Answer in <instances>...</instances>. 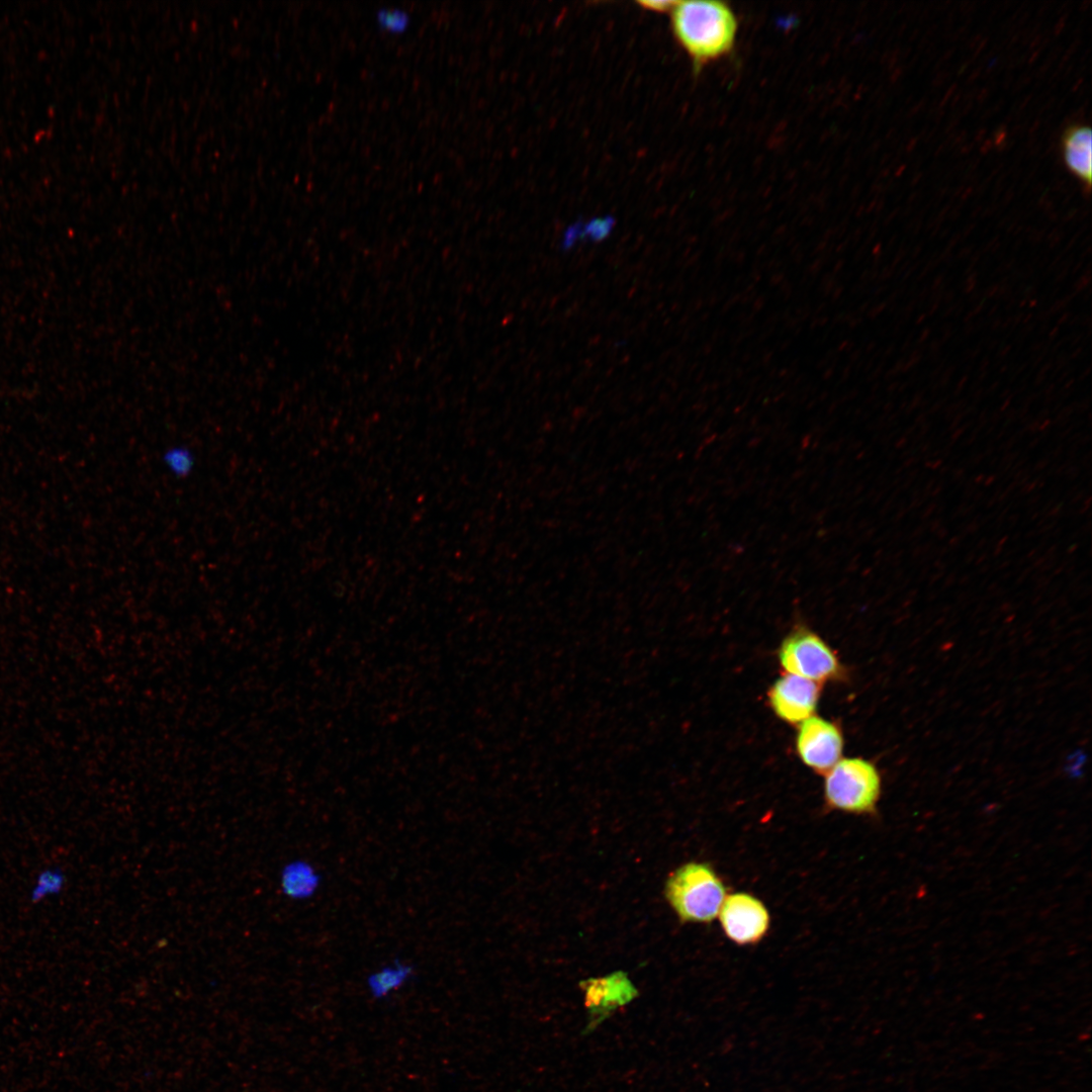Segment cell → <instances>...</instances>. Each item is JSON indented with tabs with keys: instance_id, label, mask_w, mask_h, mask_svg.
<instances>
[{
	"instance_id": "obj_1",
	"label": "cell",
	"mask_w": 1092,
	"mask_h": 1092,
	"mask_svg": "<svg viewBox=\"0 0 1092 1092\" xmlns=\"http://www.w3.org/2000/svg\"><path fill=\"white\" fill-rule=\"evenodd\" d=\"M672 32L696 68L728 55L737 35L733 10L721 1H679L670 10Z\"/></svg>"
},
{
	"instance_id": "obj_2",
	"label": "cell",
	"mask_w": 1092,
	"mask_h": 1092,
	"mask_svg": "<svg viewBox=\"0 0 1092 1092\" xmlns=\"http://www.w3.org/2000/svg\"><path fill=\"white\" fill-rule=\"evenodd\" d=\"M664 896L681 923L708 924L718 916L727 888L712 864L692 860L668 876Z\"/></svg>"
},
{
	"instance_id": "obj_3",
	"label": "cell",
	"mask_w": 1092,
	"mask_h": 1092,
	"mask_svg": "<svg viewBox=\"0 0 1092 1092\" xmlns=\"http://www.w3.org/2000/svg\"><path fill=\"white\" fill-rule=\"evenodd\" d=\"M824 776V801L828 809L855 815L875 813L882 781L872 761L841 757Z\"/></svg>"
},
{
	"instance_id": "obj_4",
	"label": "cell",
	"mask_w": 1092,
	"mask_h": 1092,
	"mask_svg": "<svg viewBox=\"0 0 1092 1092\" xmlns=\"http://www.w3.org/2000/svg\"><path fill=\"white\" fill-rule=\"evenodd\" d=\"M778 659L786 673L818 684L840 679L844 669L834 650L814 631L798 626L782 641Z\"/></svg>"
},
{
	"instance_id": "obj_5",
	"label": "cell",
	"mask_w": 1092,
	"mask_h": 1092,
	"mask_svg": "<svg viewBox=\"0 0 1092 1092\" xmlns=\"http://www.w3.org/2000/svg\"><path fill=\"white\" fill-rule=\"evenodd\" d=\"M726 937L737 945L761 941L770 927V914L765 904L748 892L726 896L718 913Z\"/></svg>"
},
{
	"instance_id": "obj_6",
	"label": "cell",
	"mask_w": 1092,
	"mask_h": 1092,
	"mask_svg": "<svg viewBox=\"0 0 1092 1092\" xmlns=\"http://www.w3.org/2000/svg\"><path fill=\"white\" fill-rule=\"evenodd\" d=\"M579 988L583 993V1003L587 1011L583 1035L594 1032L617 1010L628 1005L639 994L624 972L581 981Z\"/></svg>"
},
{
	"instance_id": "obj_7",
	"label": "cell",
	"mask_w": 1092,
	"mask_h": 1092,
	"mask_svg": "<svg viewBox=\"0 0 1092 1092\" xmlns=\"http://www.w3.org/2000/svg\"><path fill=\"white\" fill-rule=\"evenodd\" d=\"M795 747L805 765L825 775L842 757L843 735L834 722L813 715L799 724Z\"/></svg>"
},
{
	"instance_id": "obj_8",
	"label": "cell",
	"mask_w": 1092,
	"mask_h": 1092,
	"mask_svg": "<svg viewBox=\"0 0 1092 1092\" xmlns=\"http://www.w3.org/2000/svg\"><path fill=\"white\" fill-rule=\"evenodd\" d=\"M820 687L813 680L785 673L770 686L768 705L778 718L788 724L799 725L815 715Z\"/></svg>"
},
{
	"instance_id": "obj_9",
	"label": "cell",
	"mask_w": 1092,
	"mask_h": 1092,
	"mask_svg": "<svg viewBox=\"0 0 1092 1092\" xmlns=\"http://www.w3.org/2000/svg\"><path fill=\"white\" fill-rule=\"evenodd\" d=\"M1063 156L1068 169L1087 187L1092 178V132L1087 125L1077 124L1063 136Z\"/></svg>"
},
{
	"instance_id": "obj_10",
	"label": "cell",
	"mask_w": 1092,
	"mask_h": 1092,
	"mask_svg": "<svg viewBox=\"0 0 1092 1092\" xmlns=\"http://www.w3.org/2000/svg\"><path fill=\"white\" fill-rule=\"evenodd\" d=\"M323 877L308 860L296 859L287 863L281 873L282 892L292 900H307L320 890Z\"/></svg>"
},
{
	"instance_id": "obj_11",
	"label": "cell",
	"mask_w": 1092,
	"mask_h": 1092,
	"mask_svg": "<svg viewBox=\"0 0 1092 1092\" xmlns=\"http://www.w3.org/2000/svg\"><path fill=\"white\" fill-rule=\"evenodd\" d=\"M415 975L412 964L394 960L372 971L366 978V986L372 998L382 1000L404 987Z\"/></svg>"
},
{
	"instance_id": "obj_12",
	"label": "cell",
	"mask_w": 1092,
	"mask_h": 1092,
	"mask_svg": "<svg viewBox=\"0 0 1092 1092\" xmlns=\"http://www.w3.org/2000/svg\"><path fill=\"white\" fill-rule=\"evenodd\" d=\"M66 884L65 873L59 867L42 870L36 877L30 892V900L38 903L49 897L60 894Z\"/></svg>"
},
{
	"instance_id": "obj_13",
	"label": "cell",
	"mask_w": 1092,
	"mask_h": 1092,
	"mask_svg": "<svg viewBox=\"0 0 1092 1092\" xmlns=\"http://www.w3.org/2000/svg\"><path fill=\"white\" fill-rule=\"evenodd\" d=\"M163 464L167 470L177 478L187 477L195 467V455L185 445L168 447L163 453Z\"/></svg>"
},
{
	"instance_id": "obj_14",
	"label": "cell",
	"mask_w": 1092,
	"mask_h": 1092,
	"mask_svg": "<svg viewBox=\"0 0 1092 1092\" xmlns=\"http://www.w3.org/2000/svg\"><path fill=\"white\" fill-rule=\"evenodd\" d=\"M377 24L392 33L403 32L411 23L408 12L400 7H380L375 12Z\"/></svg>"
},
{
	"instance_id": "obj_15",
	"label": "cell",
	"mask_w": 1092,
	"mask_h": 1092,
	"mask_svg": "<svg viewBox=\"0 0 1092 1092\" xmlns=\"http://www.w3.org/2000/svg\"><path fill=\"white\" fill-rule=\"evenodd\" d=\"M614 220L610 217L593 219L582 232V239L586 237L593 243H600L610 235Z\"/></svg>"
},
{
	"instance_id": "obj_16",
	"label": "cell",
	"mask_w": 1092,
	"mask_h": 1092,
	"mask_svg": "<svg viewBox=\"0 0 1092 1092\" xmlns=\"http://www.w3.org/2000/svg\"><path fill=\"white\" fill-rule=\"evenodd\" d=\"M579 239H582V231L579 225L570 226L563 236L561 249L563 251L571 250Z\"/></svg>"
},
{
	"instance_id": "obj_17",
	"label": "cell",
	"mask_w": 1092,
	"mask_h": 1092,
	"mask_svg": "<svg viewBox=\"0 0 1092 1092\" xmlns=\"http://www.w3.org/2000/svg\"><path fill=\"white\" fill-rule=\"evenodd\" d=\"M674 3H675L674 1H666V0H663V1H659V0H655V1L648 0L647 1L646 0V1L638 2V4L642 8H644L646 10L653 11V12H667V11L670 12V10L673 7Z\"/></svg>"
}]
</instances>
